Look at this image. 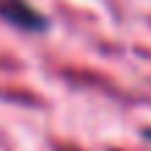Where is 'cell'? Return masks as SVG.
<instances>
[{
    "mask_svg": "<svg viewBox=\"0 0 151 151\" xmlns=\"http://www.w3.org/2000/svg\"><path fill=\"white\" fill-rule=\"evenodd\" d=\"M0 14L11 20L14 25L28 28V31H39L45 28V17H39L25 0H0Z\"/></svg>",
    "mask_w": 151,
    "mask_h": 151,
    "instance_id": "6da1fadb",
    "label": "cell"
}]
</instances>
